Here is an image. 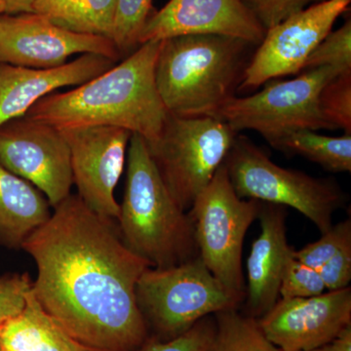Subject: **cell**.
Instances as JSON below:
<instances>
[{
    "label": "cell",
    "mask_w": 351,
    "mask_h": 351,
    "mask_svg": "<svg viewBox=\"0 0 351 351\" xmlns=\"http://www.w3.org/2000/svg\"><path fill=\"white\" fill-rule=\"evenodd\" d=\"M38 267L32 292L86 351H135L149 337L136 285L151 263L127 246L115 219L77 195L23 244Z\"/></svg>",
    "instance_id": "6da1fadb"
},
{
    "label": "cell",
    "mask_w": 351,
    "mask_h": 351,
    "mask_svg": "<svg viewBox=\"0 0 351 351\" xmlns=\"http://www.w3.org/2000/svg\"><path fill=\"white\" fill-rule=\"evenodd\" d=\"M160 41L141 44L106 73L64 93L41 99L25 117L59 129L112 126L156 142L168 112L156 83Z\"/></svg>",
    "instance_id": "7a4b0ae2"
},
{
    "label": "cell",
    "mask_w": 351,
    "mask_h": 351,
    "mask_svg": "<svg viewBox=\"0 0 351 351\" xmlns=\"http://www.w3.org/2000/svg\"><path fill=\"white\" fill-rule=\"evenodd\" d=\"M255 46L243 39L215 34L161 40L156 83L168 113L211 117L239 91Z\"/></svg>",
    "instance_id": "3957f363"
},
{
    "label": "cell",
    "mask_w": 351,
    "mask_h": 351,
    "mask_svg": "<svg viewBox=\"0 0 351 351\" xmlns=\"http://www.w3.org/2000/svg\"><path fill=\"white\" fill-rule=\"evenodd\" d=\"M117 221L127 246L152 267H173L199 256L189 214L171 195L147 142L138 134L129 143L125 193Z\"/></svg>",
    "instance_id": "277c9868"
},
{
    "label": "cell",
    "mask_w": 351,
    "mask_h": 351,
    "mask_svg": "<svg viewBox=\"0 0 351 351\" xmlns=\"http://www.w3.org/2000/svg\"><path fill=\"white\" fill-rule=\"evenodd\" d=\"M135 292L149 332L162 341L211 314L239 308L246 297L219 282L199 256L173 267H147Z\"/></svg>",
    "instance_id": "5b68a950"
},
{
    "label": "cell",
    "mask_w": 351,
    "mask_h": 351,
    "mask_svg": "<svg viewBox=\"0 0 351 351\" xmlns=\"http://www.w3.org/2000/svg\"><path fill=\"white\" fill-rule=\"evenodd\" d=\"M223 165L240 198L294 208L322 233L330 230L335 212L346 202L336 182L280 167L245 136H237Z\"/></svg>",
    "instance_id": "8992f818"
},
{
    "label": "cell",
    "mask_w": 351,
    "mask_h": 351,
    "mask_svg": "<svg viewBox=\"0 0 351 351\" xmlns=\"http://www.w3.org/2000/svg\"><path fill=\"white\" fill-rule=\"evenodd\" d=\"M237 135L215 117L168 113L160 136L147 147L168 191L182 210L191 209L212 181Z\"/></svg>",
    "instance_id": "52a82bcc"
},
{
    "label": "cell",
    "mask_w": 351,
    "mask_h": 351,
    "mask_svg": "<svg viewBox=\"0 0 351 351\" xmlns=\"http://www.w3.org/2000/svg\"><path fill=\"white\" fill-rule=\"evenodd\" d=\"M261 205L237 195L223 164L188 213L201 260L219 282L245 295L242 249Z\"/></svg>",
    "instance_id": "ba28073f"
},
{
    "label": "cell",
    "mask_w": 351,
    "mask_h": 351,
    "mask_svg": "<svg viewBox=\"0 0 351 351\" xmlns=\"http://www.w3.org/2000/svg\"><path fill=\"white\" fill-rule=\"evenodd\" d=\"M341 73L332 66L307 69L294 80L267 85L257 94L233 97L211 117L237 133L258 132L269 145L291 132L332 130L321 114L318 97L325 84Z\"/></svg>",
    "instance_id": "9c48e42d"
},
{
    "label": "cell",
    "mask_w": 351,
    "mask_h": 351,
    "mask_svg": "<svg viewBox=\"0 0 351 351\" xmlns=\"http://www.w3.org/2000/svg\"><path fill=\"white\" fill-rule=\"evenodd\" d=\"M0 165L43 193L56 207L71 195V152L55 127L19 117L0 126Z\"/></svg>",
    "instance_id": "30bf717a"
},
{
    "label": "cell",
    "mask_w": 351,
    "mask_h": 351,
    "mask_svg": "<svg viewBox=\"0 0 351 351\" xmlns=\"http://www.w3.org/2000/svg\"><path fill=\"white\" fill-rule=\"evenodd\" d=\"M351 0H323L267 29L245 69L239 91H253L270 80L295 75L350 8Z\"/></svg>",
    "instance_id": "8fae6325"
},
{
    "label": "cell",
    "mask_w": 351,
    "mask_h": 351,
    "mask_svg": "<svg viewBox=\"0 0 351 351\" xmlns=\"http://www.w3.org/2000/svg\"><path fill=\"white\" fill-rule=\"evenodd\" d=\"M75 54H98L119 62L110 38L75 34L38 13L0 15V63L32 69H53Z\"/></svg>",
    "instance_id": "7c38bea8"
},
{
    "label": "cell",
    "mask_w": 351,
    "mask_h": 351,
    "mask_svg": "<svg viewBox=\"0 0 351 351\" xmlns=\"http://www.w3.org/2000/svg\"><path fill=\"white\" fill-rule=\"evenodd\" d=\"M71 152L73 184L90 209L117 221L120 205L114 189L123 172L133 134L112 126L82 127L60 130Z\"/></svg>",
    "instance_id": "4fadbf2b"
},
{
    "label": "cell",
    "mask_w": 351,
    "mask_h": 351,
    "mask_svg": "<svg viewBox=\"0 0 351 351\" xmlns=\"http://www.w3.org/2000/svg\"><path fill=\"white\" fill-rule=\"evenodd\" d=\"M258 322L281 351L321 348L351 325V288L304 299H279Z\"/></svg>",
    "instance_id": "5bb4252c"
},
{
    "label": "cell",
    "mask_w": 351,
    "mask_h": 351,
    "mask_svg": "<svg viewBox=\"0 0 351 351\" xmlns=\"http://www.w3.org/2000/svg\"><path fill=\"white\" fill-rule=\"evenodd\" d=\"M265 32L241 0H170L149 16L138 43L175 36L215 34L243 39L258 46Z\"/></svg>",
    "instance_id": "9a60e30c"
},
{
    "label": "cell",
    "mask_w": 351,
    "mask_h": 351,
    "mask_svg": "<svg viewBox=\"0 0 351 351\" xmlns=\"http://www.w3.org/2000/svg\"><path fill=\"white\" fill-rule=\"evenodd\" d=\"M117 62L84 54L53 69H32L0 63V126L25 117L41 99L60 88L80 86L113 68Z\"/></svg>",
    "instance_id": "2e32d148"
},
{
    "label": "cell",
    "mask_w": 351,
    "mask_h": 351,
    "mask_svg": "<svg viewBox=\"0 0 351 351\" xmlns=\"http://www.w3.org/2000/svg\"><path fill=\"white\" fill-rule=\"evenodd\" d=\"M258 219L261 232L247 261L248 291L245 297L247 315L256 319L278 301L284 267L294 250L288 244L285 206L262 202Z\"/></svg>",
    "instance_id": "e0dca14e"
},
{
    "label": "cell",
    "mask_w": 351,
    "mask_h": 351,
    "mask_svg": "<svg viewBox=\"0 0 351 351\" xmlns=\"http://www.w3.org/2000/svg\"><path fill=\"white\" fill-rule=\"evenodd\" d=\"M49 207L31 182L0 165V243L22 249L27 237L50 218Z\"/></svg>",
    "instance_id": "ac0fdd59"
},
{
    "label": "cell",
    "mask_w": 351,
    "mask_h": 351,
    "mask_svg": "<svg viewBox=\"0 0 351 351\" xmlns=\"http://www.w3.org/2000/svg\"><path fill=\"white\" fill-rule=\"evenodd\" d=\"M0 346L7 351H86L43 308L32 289L21 313L0 325Z\"/></svg>",
    "instance_id": "d6986e66"
},
{
    "label": "cell",
    "mask_w": 351,
    "mask_h": 351,
    "mask_svg": "<svg viewBox=\"0 0 351 351\" xmlns=\"http://www.w3.org/2000/svg\"><path fill=\"white\" fill-rule=\"evenodd\" d=\"M114 9L115 0H36L34 12L66 31L112 39Z\"/></svg>",
    "instance_id": "ffe728a7"
},
{
    "label": "cell",
    "mask_w": 351,
    "mask_h": 351,
    "mask_svg": "<svg viewBox=\"0 0 351 351\" xmlns=\"http://www.w3.org/2000/svg\"><path fill=\"white\" fill-rule=\"evenodd\" d=\"M270 145L286 154L304 157L329 172H351V134L329 137L304 129L291 132Z\"/></svg>",
    "instance_id": "44dd1931"
},
{
    "label": "cell",
    "mask_w": 351,
    "mask_h": 351,
    "mask_svg": "<svg viewBox=\"0 0 351 351\" xmlns=\"http://www.w3.org/2000/svg\"><path fill=\"white\" fill-rule=\"evenodd\" d=\"M216 332L208 351H281L261 329L258 319L228 309L215 314Z\"/></svg>",
    "instance_id": "7402d4cb"
},
{
    "label": "cell",
    "mask_w": 351,
    "mask_h": 351,
    "mask_svg": "<svg viewBox=\"0 0 351 351\" xmlns=\"http://www.w3.org/2000/svg\"><path fill=\"white\" fill-rule=\"evenodd\" d=\"M152 12V0H115L112 39L121 58L137 50L141 32Z\"/></svg>",
    "instance_id": "603a6c76"
},
{
    "label": "cell",
    "mask_w": 351,
    "mask_h": 351,
    "mask_svg": "<svg viewBox=\"0 0 351 351\" xmlns=\"http://www.w3.org/2000/svg\"><path fill=\"white\" fill-rule=\"evenodd\" d=\"M318 105L332 130L341 129L351 134V71L339 73L325 84Z\"/></svg>",
    "instance_id": "cb8c5ba5"
},
{
    "label": "cell",
    "mask_w": 351,
    "mask_h": 351,
    "mask_svg": "<svg viewBox=\"0 0 351 351\" xmlns=\"http://www.w3.org/2000/svg\"><path fill=\"white\" fill-rule=\"evenodd\" d=\"M332 66L341 71H351V22L331 32L307 58L302 71Z\"/></svg>",
    "instance_id": "d4e9b609"
},
{
    "label": "cell",
    "mask_w": 351,
    "mask_h": 351,
    "mask_svg": "<svg viewBox=\"0 0 351 351\" xmlns=\"http://www.w3.org/2000/svg\"><path fill=\"white\" fill-rule=\"evenodd\" d=\"M293 252L288 258L281 278L279 289L281 299H304L326 292L318 270L300 262L294 257Z\"/></svg>",
    "instance_id": "484cf974"
},
{
    "label": "cell",
    "mask_w": 351,
    "mask_h": 351,
    "mask_svg": "<svg viewBox=\"0 0 351 351\" xmlns=\"http://www.w3.org/2000/svg\"><path fill=\"white\" fill-rule=\"evenodd\" d=\"M216 332V320L211 315L196 322L175 338L158 339L149 336L135 351H208Z\"/></svg>",
    "instance_id": "4316f807"
},
{
    "label": "cell",
    "mask_w": 351,
    "mask_h": 351,
    "mask_svg": "<svg viewBox=\"0 0 351 351\" xmlns=\"http://www.w3.org/2000/svg\"><path fill=\"white\" fill-rule=\"evenodd\" d=\"M351 245V219H346L329 230L322 233V237L313 243L307 244L300 250H294V257L308 267L319 269L325 263L343 247Z\"/></svg>",
    "instance_id": "83f0119b"
},
{
    "label": "cell",
    "mask_w": 351,
    "mask_h": 351,
    "mask_svg": "<svg viewBox=\"0 0 351 351\" xmlns=\"http://www.w3.org/2000/svg\"><path fill=\"white\" fill-rule=\"evenodd\" d=\"M265 31L323 0H241Z\"/></svg>",
    "instance_id": "f1b7e54d"
},
{
    "label": "cell",
    "mask_w": 351,
    "mask_h": 351,
    "mask_svg": "<svg viewBox=\"0 0 351 351\" xmlns=\"http://www.w3.org/2000/svg\"><path fill=\"white\" fill-rule=\"evenodd\" d=\"M32 283L34 281L27 274L0 277V325L24 308Z\"/></svg>",
    "instance_id": "f546056e"
},
{
    "label": "cell",
    "mask_w": 351,
    "mask_h": 351,
    "mask_svg": "<svg viewBox=\"0 0 351 351\" xmlns=\"http://www.w3.org/2000/svg\"><path fill=\"white\" fill-rule=\"evenodd\" d=\"M317 270L327 291L348 287L351 281V245L341 249Z\"/></svg>",
    "instance_id": "4dcf8cb0"
},
{
    "label": "cell",
    "mask_w": 351,
    "mask_h": 351,
    "mask_svg": "<svg viewBox=\"0 0 351 351\" xmlns=\"http://www.w3.org/2000/svg\"><path fill=\"white\" fill-rule=\"evenodd\" d=\"M36 0H0V15L34 12Z\"/></svg>",
    "instance_id": "1f68e13d"
},
{
    "label": "cell",
    "mask_w": 351,
    "mask_h": 351,
    "mask_svg": "<svg viewBox=\"0 0 351 351\" xmlns=\"http://www.w3.org/2000/svg\"><path fill=\"white\" fill-rule=\"evenodd\" d=\"M328 345L331 346L334 351H351V325L345 328Z\"/></svg>",
    "instance_id": "d6a6232c"
},
{
    "label": "cell",
    "mask_w": 351,
    "mask_h": 351,
    "mask_svg": "<svg viewBox=\"0 0 351 351\" xmlns=\"http://www.w3.org/2000/svg\"><path fill=\"white\" fill-rule=\"evenodd\" d=\"M302 351H334L329 345L321 346V348H313V350H302Z\"/></svg>",
    "instance_id": "836d02e7"
},
{
    "label": "cell",
    "mask_w": 351,
    "mask_h": 351,
    "mask_svg": "<svg viewBox=\"0 0 351 351\" xmlns=\"http://www.w3.org/2000/svg\"><path fill=\"white\" fill-rule=\"evenodd\" d=\"M0 351H7V350H2V348H1V350H0Z\"/></svg>",
    "instance_id": "e575fe53"
},
{
    "label": "cell",
    "mask_w": 351,
    "mask_h": 351,
    "mask_svg": "<svg viewBox=\"0 0 351 351\" xmlns=\"http://www.w3.org/2000/svg\"><path fill=\"white\" fill-rule=\"evenodd\" d=\"M0 350H1V346H0Z\"/></svg>",
    "instance_id": "d590c367"
}]
</instances>
